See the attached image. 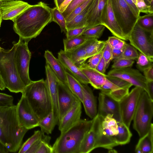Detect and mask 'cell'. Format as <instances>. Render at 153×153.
I'll use <instances>...</instances> for the list:
<instances>
[{"label":"cell","instance_id":"3","mask_svg":"<svg viewBox=\"0 0 153 153\" xmlns=\"http://www.w3.org/2000/svg\"><path fill=\"white\" fill-rule=\"evenodd\" d=\"M39 121L52 112L51 100L45 81H32L21 92Z\"/></svg>","mask_w":153,"mask_h":153},{"label":"cell","instance_id":"5","mask_svg":"<svg viewBox=\"0 0 153 153\" xmlns=\"http://www.w3.org/2000/svg\"><path fill=\"white\" fill-rule=\"evenodd\" d=\"M16 42H12L10 49L2 48L0 53V74L5 88L11 92L21 93L25 87L21 79L16 66L14 54Z\"/></svg>","mask_w":153,"mask_h":153},{"label":"cell","instance_id":"21","mask_svg":"<svg viewBox=\"0 0 153 153\" xmlns=\"http://www.w3.org/2000/svg\"><path fill=\"white\" fill-rule=\"evenodd\" d=\"M81 103L80 101L77 102L59 122V129L61 133L65 131L80 120L82 113Z\"/></svg>","mask_w":153,"mask_h":153},{"label":"cell","instance_id":"25","mask_svg":"<svg viewBox=\"0 0 153 153\" xmlns=\"http://www.w3.org/2000/svg\"><path fill=\"white\" fill-rule=\"evenodd\" d=\"M80 68L94 89H99L100 87L104 84L107 79V75L101 74L95 69L89 67L85 63Z\"/></svg>","mask_w":153,"mask_h":153},{"label":"cell","instance_id":"20","mask_svg":"<svg viewBox=\"0 0 153 153\" xmlns=\"http://www.w3.org/2000/svg\"><path fill=\"white\" fill-rule=\"evenodd\" d=\"M58 59L66 71L73 75L82 84H90L89 79L81 70L69 58L65 52L61 50L58 53Z\"/></svg>","mask_w":153,"mask_h":153},{"label":"cell","instance_id":"13","mask_svg":"<svg viewBox=\"0 0 153 153\" xmlns=\"http://www.w3.org/2000/svg\"><path fill=\"white\" fill-rule=\"evenodd\" d=\"M107 75L120 78L147 91V81L144 76L137 70L130 67L113 69L108 72Z\"/></svg>","mask_w":153,"mask_h":153},{"label":"cell","instance_id":"34","mask_svg":"<svg viewBox=\"0 0 153 153\" xmlns=\"http://www.w3.org/2000/svg\"><path fill=\"white\" fill-rule=\"evenodd\" d=\"M137 23L146 31L150 33H153V13L140 16Z\"/></svg>","mask_w":153,"mask_h":153},{"label":"cell","instance_id":"14","mask_svg":"<svg viewBox=\"0 0 153 153\" xmlns=\"http://www.w3.org/2000/svg\"><path fill=\"white\" fill-rule=\"evenodd\" d=\"M57 80L59 122L65 114L80 101L68 86L63 84L57 79Z\"/></svg>","mask_w":153,"mask_h":153},{"label":"cell","instance_id":"30","mask_svg":"<svg viewBox=\"0 0 153 153\" xmlns=\"http://www.w3.org/2000/svg\"><path fill=\"white\" fill-rule=\"evenodd\" d=\"M68 87L82 102L83 100L82 84L76 78L66 71Z\"/></svg>","mask_w":153,"mask_h":153},{"label":"cell","instance_id":"27","mask_svg":"<svg viewBox=\"0 0 153 153\" xmlns=\"http://www.w3.org/2000/svg\"><path fill=\"white\" fill-rule=\"evenodd\" d=\"M135 151L137 153H152L153 152V124L144 136L140 137Z\"/></svg>","mask_w":153,"mask_h":153},{"label":"cell","instance_id":"56","mask_svg":"<svg viewBox=\"0 0 153 153\" xmlns=\"http://www.w3.org/2000/svg\"><path fill=\"white\" fill-rule=\"evenodd\" d=\"M73 0H65L63 3L58 8L59 10L61 13H63L68 6Z\"/></svg>","mask_w":153,"mask_h":153},{"label":"cell","instance_id":"57","mask_svg":"<svg viewBox=\"0 0 153 153\" xmlns=\"http://www.w3.org/2000/svg\"><path fill=\"white\" fill-rule=\"evenodd\" d=\"M9 152L6 147L0 140V153H8Z\"/></svg>","mask_w":153,"mask_h":153},{"label":"cell","instance_id":"22","mask_svg":"<svg viewBox=\"0 0 153 153\" xmlns=\"http://www.w3.org/2000/svg\"><path fill=\"white\" fill-rule=\"evenodd\" d=\"M107 0H93L86 16L85 30L101 24L103 11Z\"/></svg>","mask_w":153,"mask_h":153},{"label":"cell","instance_id":"35","mask_svg":"<svg viewBox=\"0 0 153 153\" xmlns=\"http://www.w3.org/2000/svg\"><path fill=\"white\" fill-rule=\"evenodd\" d=\"M52 21L57 23L60 26L62 32L66 33L67 29L66 27V21L62 13L56 7L51 9Z\"/></svg>","mask_w":153,"mask_h":153},{"label":"cell","instance_id":"9","mask_svg":"<svg viewBox=\"0 0 153 153\" xmlns=\"http://www.w3.org/2000/svg\"><path fill=\"white\" fill-rule=\"evenodd\" d=\"M28 43L19 39L16 43L14 59L17 71L22 81L26 86L32 81L29 75V67L31 54Z\"/></svg>","mask_w":153,"mask_h":153},{"label":"cell","instance_id":"44","mask_svg":"<svg viewBox=\"0 0 153 153\" xmlns=\"http://www.w3.org/2000/svg\"><path fill=\"white\" fill-rule=\"evenodd\" d=\"M106 78L112 83L122 88L129 89L132 85L130 83L120 78L106 75Z\"/></svg>","mask_w":153,"mask_h":153},{"label":"cell","instance_id":"10","mask_svg":"<svg viewBox=\"0 0 153 153\" xmlns=\"http://www.w3.org/2000/svg\"><path fill=\"white\" fill-rule=\"evenodd\" d=\"M153 33L146 31L136 23L128 40L140 53L153 59Z\"/></svg>","mask_w":153,"mask_h":153},{"label":"cell","instance_id":"29","mask_svg":"<svg viewBox=\"0 0 153 153\" xmlns=\"http://www.w3.org/2000/svg\"><path fill=\"white\" fill-rule=\"evenodd\" d=\"M117 123L118 132L115 137L117 144L118 146L125 145L128 143L132 136L129 128L122 121H117Z\"/></svg>","mask_w":153,"mask_h":153},{"label":"cell","instance_id":"58","mask_svg":"<svg viewBox=\"0 0 153 153\" xmlns=\"http://www.w3.org/2000/svg\"><path fill=\"white\" fill-rule=\"evenodd\" d=\"M65 1V0H54L56 7L58 8Z\"/></svg>","mask_w":153,"mask_h":153},{"label":"cell","instance_id":"7","mask_svg":"<svg viewBox=\"0 0 153 153\" xmlns=\"http://www.w3.org/2000/svg\"><path fill=\"white\" fill-rule=\"evenodd\" d=\"M117 121L110 114L103 117L98 132L95 149L102 148L110 150L117 146L115 137L118 133Z\"/></svg>","mask_w":153,"mask_h":153},{"label":"cell","instance_id":"60","mask_svg":"<svg viewBox=\"0 0 153 153\" xmlns=\"http://www.w3.org/2000/svg\"><path fill=\"white\" fill-rule=\"evenodd\" d=\"M153 0H145V1H146V2L147 5H149L151 1Z\"/></svg>","mask_w":153,"mask_h":153},{"label":"cell","instance_id":"43","mask_svg":"<svg viewBox=\"0 0 153 153\" xmlns=\"http://www.w3.org/2000/svg\"><path fill=\"white\" fill-rule=\"evenodd\" d=\"M102 56L105 62L107 69L110 62L112 60V48L107 40L105 41V45L102 50Z\"/></svg>","mask_w":153,"mask_h":153},{"label":"cell","instance_id":"53","mask_svg":"<svg viewBox=\"0 0 153 153\" xmlns=\"http://www.w3.org/2000/svg\"><path fill=\"white\" fill-rule=\"evenodd\" d=\"M42 137L40 139L36 140L30 147L26 152V153H36L41 143Z\"/></svg>","mask_w":153,"mask_h":153},{"label":"cell","instance_id":"17","mask_svg":"<svg viewBox=\"0 0 153 153\" xmlns=\"http://www.w3.org/2000/svg\"><path fill=\"white\" fill-rule=\"evenodd\" d=\"M45 71L46 78L45 81L51 100L52 112L54 118L58 124L59 123V109L57 80L50 66L46 63Z\"/></svg>","mask_w":153,"mask_h":153},{"label":"cell","instance_id":"8","mask_svg":"<svg viewBox=\"0 0 153 153\" xmlns=\"http://www.w3.org/2000/svg\"><path fill=\"white\" fill-rule=\"evenodd\" d=\"M110 0L116 20L124 35L128 39L138 18L124 0Z\"/></svg>","mask_w":153,"mask_h":153},{"label":"cell","instance_id":"37","mask_svg":"<svg viewBox=\"0 0 153 153\" xmlns=\"http://www.w3.org/2000/svg\"><path fill=\"white\" fill-rule=\"evenodd\" d=\"M105 28L103 25H99L85 30L82 35L88 37L98 39L102 34Z\"/></svg>","mask_w":153,"mask_h":153},{"label":"cell","instance_id":"63","mask_svg":"<svg viewBox=\"0 0 153 153\" xmlns=\"http://www.w3.org/2000/svg\"><path fill=\"white\" fill-rule=\"evenodd\" d=\"M1 49H2V48L0 46V53L1 51Z\"/></svg>","mask_w":153,"mask_h":153},{"label":"cell","instance_id":"47","mask_svg":"<svg viewBox=\"0 0 153 153\" xmlns=\"http://www.w3.org/2000/svg\"><path fill=\"white\" fill-rule=\"evenodd\" d=\"M92 0H88L76 7L65 19L66 22L72 19L76 16L81 12Z\"/></svg>","mask_w":153,"mask_h":153},{"label":"cell","instance_id":"46","mask_svg":"<svg viewBox=\"0 0 153 153\" xmlns=\"http://www.w3.org/2000/svg\"><path fill=\"white\" fill-rule=\"evenodd\" d=\"M88 0H73L62 14L66 19L72 12L78 6Z\"/></svg>","mask_w":153,"mask_h":153},{"label":"cell","instance_id":"24","mask_svg":"<svg viewBox=\"0 0 153 153\" xmlns=\"http://www.w3.org/2000/svg\"><path fill=\"white\" fill-rule=\"evenodd\" d=\"M82 103L85 112L91 119L97 114V100L92 91L87 85L82 84Z\"/></svg>","mask_w":153,"mask_h":153},{"label":"cell","instance_id":"41","mask_svg":"<svg viewBox=\"0 0 153 153\" xmlns=\"http://www.w3.org/2000/svg\"><path fill=\"white\" fill-rule=\"evenodd\" d=\"M140 13L146 14L153 13V0H152L149 5H147L145 0H132Z\"/></svg>","mask_w":153,"mask_h":153},{"label":"cell","instance_id":"15","mask_svg":"<svg viewBox=\"0 0 153 153\" xmlns=\"http://www.w3.org/2000/svg\"><path fill=\"white\" fill-rule=\"evenodd\" d=\"M99 106L97 114L105 117L111 115L117 121H122L119 101L109 95L100 92L98 98Z\"/></svg>","mask_w":153,"mask_h":153},{"label":"cell","instance_id":"36","mask_svg":"<svg viewBox=\"0 0 153 153\" xmlns=\"http://www.w3.org/2000/svg\"><path fill=\"white\" fill-rule=\"evenodd\" d=\"M44 134V133L41 130L35 131L33 134L21 145L18 151V153H26L30 147L36 140L41 138Z\"/></svg>","mask_w":153,"mask_h":153},{"label":"cell","instance_id":"54","mask_svg":"<svg viewBox=\"0 0 153 153\" xmlns=\"http://www.w3.org/2000/svg\"><path fill=\"white\" fill-rule=\"evenodd\" d=\"M128 4L129 7L134 13L135 16L137 18L140 16V12L135 4L132 2V0H124Z\"/></svg>","mask_w":153,"mask_h":153},{"label":"cell","instance_id":"16","mask_svg":"<svg viewBox=\"0 0 153 153\" xmlns=\"http://www.w3.org/2000/svg\"><path fill=\"white\" fill-rule=\"evenodd\" d=\"M101 25L108 29L114 36L123 40H128L116 20L110 0H107L103 9L101 18Z\"/></svg>","mask_w":153,"mask_h":153},{"label":"cell","instance_id":"23","mask_svg":"<svg viewBox=\"0 0 153 153\" xmlns=\"http://www.w3.org/2000/svg\"><path fill=\"white\" fill-rule=\"evenodd\" d=\"M44 57L46 63L49 65L58 80L68 86L66 71L58 59L56 58L52 53L48 50L45 51Z\"/></svg>","mask_w":153,"mask_h":153},{"label":"cell","instance_id":"51","mask_svg":"<svg viewBox=\"0 0 153 153\" xmlns=\"http://www.w3.org/2000/svg\"><path fill=\"white\" fill-rule=\"evenodd\" d=\"M143 72L147 81H153V65L145 70Z\"/></svg>","mask_w":153,"mask_h":153},{"label":"cell","instance_id":"50","mask_svg":"<svg viewBox=\"0 0 153 153\" xmlns=\"http://www.w3.org/2000/svg\"><path fill=\"white\" fill-rule=\"evenodd\" d=\"M107 41L112 48L121 46L126 42L124 40L114 36L109 37Z\"/></svg>","mask_w":153,"mask_h":153},{"label":"cell","instance_id":"62","mask_svg":"<svg viewBox=\"0 0 153 153\" xmlns=\"http://www.w3.org/2000/svg\"><path fill=\"white\" fill-rule=\"evenodd\" d=\"M13 0H0V2L1 1H6Z\"/></svg>","mask_w":153,"mask_h":153},{"label":"cell","instance_id":"6","mask_svg":"<svg viewBox=\"0 0 153 153\" xmlns=\"http://www.w3.org/2000/svg\"><path fill=\"white\" fill-rule=\"evenodd\" d=\"M153 116V100L144 91L140 97L133 120V128L141 137L150 127Z\"/></svg>","mask_w":153,"mask_h":153},{"label":"cell","instance_id":"26","mask_svg":"<svg viewBox=\"0 0 153 153\" xmlns=\"http://www.w3.org/2000/svg\"><path fill=\"white\" fill-rule=\"evenodd\" d=\"M95 39H90L76 48L70 51H65L69 58L79 68H80L87 59L86 51V47L93 40Z\"/></svg>","mask_w":153,"mask_h":153},{"label":"cell","instance_id":"45","mask_svg":"<svg viewBox=\"0 0 153 153\" xmlns=\"http://www.w3.org/2000/svg\"><path fill=\"white\" fill-rule=\"evenodd\" d=\"M13 97L6 94L0 93V107H11L14 105Z\"/></svg>","mask_w":153,"mask_h":153},{"label":"cell","instance_id":"28","mask_svg":"<svg viewBox=\"0 0 153 153\" xmlns=\"http://www.w3.org/2000/svg\"><path fill=\"white\" fill-rule=\"evenodd\" d=\"M92 1V0L91 1L81 12L70 21L66 22L67 30L85 27L87 22V15L91 5Z\"/></svg>","mask_w":153,"mask_h":153},{"label":"cell","instance_id":"55","mask_svg":"<svg viewBox=\"0 0 153 153\" xmlns=\"http://www.w3.org/2000/svg\"><path fill=\"white\" fill-rule=\"evenodd\" d=\"M147 91L149 97L153 100V81H147Z\"/></svg>","mask_w":153,"mask_h":153},{"label":"cell","instance_id":"48","mask_svg":"<svg viewBox=\"0 0 153 153\" xmlns=\"http://www.w3.org/2000/svg\"><path fill=\"white\" fill-rule=\"evenodd\" d=\"M102 50L88 58L87 62L86 63L89 67L95 69L102 56Z\"/></svg>","mask_w":153,"mask_h":153},{"label":"cell","instance_id":"2","mask_svg":"<svg viewBox=\"0 0 153 153\" xmlns=\"http://www.w3.org/2000/svg\"><path fill=\"white\" fill-rule=\"evenodd\" d=\"M28 130L19 126L16 105L0 107V140L10 152L19 151Z\"/></svg>","mask_w":153,"mask_h":153},{"label":"cell","instance_id":"33","mask_svg":"<svg viewBox=\"0 0 153 153\" xmlns=\"http://www.w3.org/2000/svg\"><path fill=\"white\" fill-rule=\"evenodd\" d=\"M105 43V41L98 40L97 39L93 40L86 49L87 59L102 51Z\"/></svg>","mask_w":153,"mask_h":153},{"label":"cell","instance_id":"1","mask_svg":"<svg viewBox=\"0 0 153 153\" xmlns=\"http://www.w3.org/2000/svg\"><path fill=\"white\" fill-rule=\"evenodd\" d=\"M51 8L42 1L30 5L12 21L13 29L19 39L28 43L52 22Z\"/></svg>","mask_w":153,"mask_h":153},{"label":"cell","instance_id":"11","mask_svg":"<svg viewBox=\"0 0 153 153\" xmlns=\"http://www.w3.org/2000/svg\"><path fill=\"white\" fill-rule=\"evenodd\" d=\"M142 88L135 86L119 101L122 122L129 128L136 109Z\"/></svg>","mask_w":153,"mask_h":153},{"label":"cell","instance_id":"59","mask_svg":"<svg viewBox=\"0 0 153 153\" xmlns=\"http://www.w3.org/2000/svg\"><path fill=\"white\" fill-rule=\"evenodd\" d=\"M5 88H6L0 74V90H4Z\"/></svg>","mask_w":153,"mask_h":153},{"label":"cell","instance_id":"31","mask_svg":"<svg viewBox=\"0 0 153 153\" xmlns=\"http://www.w3.org/2000/svg\"><path fill=\"white\" fill-rule=\"evenodd\" d=\"M94 38L86 36L83 35L71 38L64 39V51H67L74 50L80 46L90 39Z\"/></svg>","mask_w":153,"mask_h":153},{"label":"cell","instance_id":"52","mask_svg":"<svg viewBox=\"0 0 153 153\" xmlns=\"http://www.w3.org/2000/svg\"><path fill=\"white\" fill-rule=\"evenodd\" d=\"M106 69L105 63L102 56L95 70L101 74H104Z\"/></svg>","mask_w":153,"mask_h":153},{"label":"cell","instance_id":"18","mask_svg":"<svg viewBox=\"0 0 153 153\" xmlns=\"http://www.w3.org/2000/svg\"><path fill=\"white\" fill-rule=\"evenodd\" d=\"M103 117L97 114V115L92 119V125L81 142L79 153H88L95 149L98 129Z\"/></svg>","mask_w":153,"mask_h":153},{"label":"cell","instance_id":"49","mask_svg":"<svg viewBox=\"0 0 153 153\" xmlns=\"http://www.w3.org/2000/svg\"><path fill=\"white\" fill-rule=\"evenodd\" d=\"M85 30V27L68 30L65 34L66 39H70L82 35Z\"/></svg>","mask_w":153,"mask_h":153},{"label":"cell","instance_id":"19","mask_svg":"<svg viewBox=\"0 0 153 153\" xmlns=\"http://www.w3.org/2000/svg\"><path fill=\"white\" fill-rule=\"evenodd\" d=\"M31 5L21 0H11L0 2V10L3 20L12 21Z\"/></svg>","mask_w":153,"mask_h":153},{"label":"cell","instance_id":"61","mask_svg":"<svg viewBox=\"0 0 153 153\" xmlns=\"http://www.w3.org/2000/svg\"><path fill=\"white\" fill-rule=\"evenodd\" d=\"M2 16H1V13L0 10V27L1 26V24L2 21Z\"/></svg>","mask_w":153,"mask_h":153},{"label":"cell","instance_id":"39","mask_svg":"<svg viewBox=\"0 0 153 153\" xmlns=\"http://www.w3.org/2000/svg\"><path fill=\"white\" fill-rule=\"evenodd\" d=\"M139 54L135 48L130 44L126 43L122 54L119 58H122L134 60L137 59Z\"/></svg>","mask_w":153,"mask_h":153},{"label":"cell","instance_id":"42","mask_svg":"<svg viewBox=\"0 0 153 153\" xmlns=\"http://www.w3.org/2000/svg\"><path fill=\"white\" fill-rule=\"evenodd\" d=\"M134 62L133 60L120 58L114 59L111 68L113 69H117L131 67Z\"/></svg>","mask_w":153,"mask_h":153},{"label":"cell","instance_id":"40","mask_svg":"<svg viewBox=\"0 0 153 153\" xmlns=\"http://www.w3.org/2000/svg\"><path fill=\"white\" fill-rule=\"evenodd\" d=\"M51 137L45 135L42 136V140L36 153H53L52 146L50 144Z\"/></svg>","mask_w":153,"mask_h":153},{"label":"cell","instance_id":"32","mask_svg":"<svg viewBox=\"0 0 153 153\" xmlns=\"http://www.w3.org/2000/svg\"><path fill=\"white\" fill-rule=\"evenodd\" d=\"M57 124L55 120L52 112L40 120L39 126L40 127L41 131L48 134L52 133L55 126Z\"/></svg>","mask_w":153,"mask_h":153},{"label":"cell","instance_id":"38","mask_svg":"<svg viewBox=\"0 0 153 153\" xmlns=\"http://www.w3.org/2000/svg\"><path fill=\"white\" fill-rule=\"evenodd\" d=\"M137 60V66L142 71L153 65V59L148 57L141 53L139 54Z\"/></svg>","mask_w":153,"mask_h":153},{"label":"cell","instance_id":"12","mask_svg":"<svg viewBox=\"0 0 153 153\" xmlns=\"http://www.w3.org/2000/svg\"><path fill=\"white\" fill-rule=\"evenodd\" d=\"M19 126L28 130L39 126V120L29 105L26 98L22 96L16 105Z\"/></svg>","mask_w":153,"mask_h":153},{"label":"cell","instance_id":"4","mask_svg":"<svg viewBox=\"0 0 153 153\" xmlns=\"http://www.w3.org/2000/svg\"><path fill=\"white\" fill-rule=\"evenodd\" d=\"M92 120L81 119L65 131L61 133L53 146V153H79L81 142L90 129Z\"/></svg>","mask_w":153,"mask_h":153}]
</instances>
